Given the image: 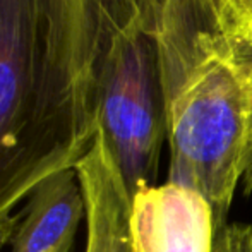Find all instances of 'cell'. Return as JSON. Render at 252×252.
Listing matches in <instances>:
<instances>
[{
    "mask_svg": "<svg viewBox=\"0 0 252 252\" xmlns=\"http://www.w3.org/2000/svg\"><path fill=\"white\" fill-rule=\"evenodd\" d=\"M129 0H0V251L16 208L98 132L101 57Z\"/></svg>",
    "mask_w": 252,
    "mask_h": 252,
    "instance_id": "obj_1",
    "label": "cell"
},
{
    "mask_svg": "<svg viewBox=\"0 0 252 252\" xmlns=\"http://www.w3.org/2000/svg\"><path fill=\"white\" fill-rule=\"evenodd\" d=\"M158 50L166 110V182L201 192L226 225L252 151V53L213 0H141Z\"/></svg>",
    "mask_w": 252,
    "mask_h": 252,
    "instance_id": "obj_2",
    "label": "cell"
},
{
    "mask_svg": "<svg viewBox=\"0 0 252 252\" xmlns=\"http://www.w3.org/2000/svg\"><path fill=\"white\" fill-rule=\"evenodd\" d=\"M96 120L130 197L155 186L166 110L156 41L141 0H129L110 33L98 70Z\"/></svg>",
    "mask_w": 252,
    "mask_h": 252,
    "instance_id": "obj_3",
    "label": "cell"
},
{
    "mask_svg": "<svg viewBox=\"0 0 252 252\" xmlns=\"http://www.w3.org/2000/svg\"><path fill=\"white\" fill-rule=\"evenodd\" d=\"M215 209L180 184L141 187L130 197V252H215Z\"/></svg>",
    "mask_w": 252,
    "mask_h": 252,
    "instance_id": "obj_4",
    "label": "cell"
},
{
    "mask_svg": "<svg viewBox=\"0 0 252 252\" xmlns=\"http://www.w3.org/2000/svg\"><path fill=\"white\" fill-rule=\"evenodd\" d=\"M83 220L86 202L77 170H62L28 196L10 237V252H74Z\"/></svg>",
    "mask_w": 252,
    "mask_h": 252,
    "instance_id": "obj_5",
    "label": "cell"
},
{
    "mask_svg": "<svg viewBox=\"0 0 252 252\" xmlns=\"http://www.w3.org/2000/svg\"><path fill=\"white\" fill-rule=\"evenodd\" d=\"M76 170L86 202L84 252H130V194L98 132Z\"/></svg>",
    "mask_w": 252,
    "mask_h": 252,
    "instance_id": "obj_6",
    "label": "cell"
},
{
    "mask_svg": "<svg viewBox=\"0 0 252 252\" xmlns=\"http://www.w3.org/2000/svg\"><path fill=\"white\" fill-rule=\"evenodd\" d=\"M223 30L252 53V0H213Z\"/></svg>",
    "mask_w": 252,
    "mask_h": 252,
    "instance_id": "obj_7",
    "label": "cell"
},
{
    "mask_svg": "<svg viewBox=\"0 0 252 252\" xmlns=\"http://www.w3.org/2000/svg\"><path fill=\"white\" fill-rule=\"evenodd\" d=\"M215 252H252V225H225L216 235Z\"/></svg>",
    "mask_w": 252,
    "mask_h": 252,
    "instance_id": "obj_8",
    "label": "cell"
},
{
    "mask_svg": "<svg viewBox=\"0 0 252 252\" xmlns=\"http://www.w3.org/2000/svg\"><path fill=\"white\" fill-rule=\"evenodd\" d=\"M244 190H246V194H249L252 190V151H251V161H249V166H247V172L246 175H244Z\"/></svg>",
    "mask_w": 252,
    "mask_h": 252,
    "instance_id": "obj_9",
    "label": "cell"
}]
</instances>
